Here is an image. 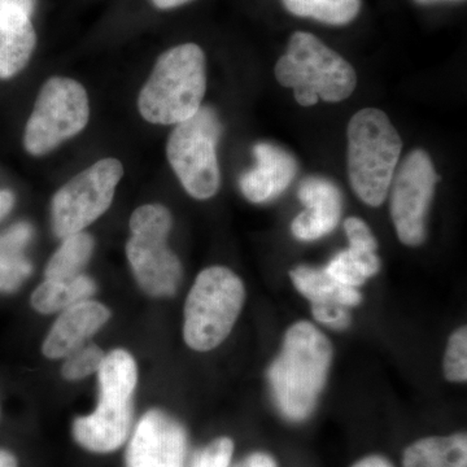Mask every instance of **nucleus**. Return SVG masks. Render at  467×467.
Returning <instances> with one entry per match:
<instances>
[{
	"label": "nucleus",
	"mask_w": 467,
	"mask_h": 467,
	"mask_svg": "<svg viewBox=\"0 0 467 467\" xmlns=\"http://www.w3.org/2000/svg\"><path fill=\"white\" fill-rule=\"evenodd\" d=\"M333 361V346L310 322L292 325L278 358L267 370L273 398L285 420L303 422L312 416Z\"/></svg>",
	"instance_id": "obj_1"
},
{
	"label": "nucleus",
	"mask_w": 467,
	"mask_h": 467,
	"mask_svg": "<svg viewBox=\"0 0 467 467\" xmlns=\"http://www.w3.org/2000/svg\"><path fill=\"white\" fill-rule=\"evenodd\" d=\"M207 90V61L195 43L160 55L138 97V109L153 125H177L201 109Z\"/></svg>",
	"instance_id": "obj_2"
},
{
	"label": "nucleus",
	"mask_w": 467,
	"mask_h": 467,
	"mask_svg": "<svg viewBox=\"0 0 467 467\" xmlns=\"http://www.w3.org/2000/svg\"><path fill=\"white\" fill-rule=\"evenodd\" d=\"M275 73L279 84L294 90L295 99L303 107L315 106L319 99L328 103L348 99L358 85L348 61L306 32L292 34Z\"/></svg>",
	"instance_id": "obj_3"
},
{
	"label": "nucleus",
	"mask_w": 467,
	"mask_h": 467,
	"mask_svg": "<svg viewBox=\"0 0 467 467\" xmlns=\"http://www.w3.org/2000/svg\"><path fill=\"white\" fill-rule=\"evenodd\" d=\"M347 138L350 186L365 204L379 207L400 161V135L383 110L367 109L350 119Z\"/></svg>",
	"instance_id": "obj_4"
},
{
	"label": "nucleus",
	"mask_w": 467,
	"mask_h": 467,
	"mask_svg": "<svg viewBox=\"0 0 467 467\" xmlns=\"http://www.w3.org/2000/svg\"><path fill=\"white\" fill-rule=\"evenodd\" d=\"M244 300V285L232 269L202 270L184 304V342L196 352L217 348L232 333Z\"/></svg>",
	"instance_id": "obj_5"
},
{
	"label": "nucleus",
	"mask_w": 467,
	"mask_h": 467,
	"mask_svg": "<svg viewBox=\"0 0 467 467\" xmlns=\"http://www.w3.org/2000/svg\"><path fill=\"white\" fill-rule=\"evenodd\" d=\"M131 236L126 243V257L135 281L152 297H171L182 282L183 267L168 245L173 217L161 204L135 209L130 221Z\"/></svg>",
	"instance_id": "obj_6"
},
{
	"label": "nucleus",
	"mask_w": 467,
	"mask_h": 467,
	"mask_svg": "<svg viewBox=\"0 0 467 467\" xmlns=\"http://www.w3.org/2000/svg\"><path fill=\"white\" fill-rule=\"evenodd\" d=\"M223 125L212 107L201 109L175 125L167 144L169 164L183 189L196 201L213 198L221 186L217 144Z\"/></svg>",
	"instance_id": "obj_7"
},
{
	"label": "nucleus",
	"mask_w": 467,
	"mask_h": 467,
	"mask_svg": "<svg viewBox=\"0 0 467 467\" xmlns=\"http://www.w3.org/2000/svg\"><path fill=\"white\" fill-rule=\"evenodd\" d=\"M90 103L78 81L52 77L42 86L24 131L30 155L43 156L76 137L88 126Z\"/></svg>",
	"instance_id": "obj_8"
},
{
	"label": "nucleus",
	"mask_w": 467,
	"mask_h": 467,
	"mask_svg": "<svg viewBox=\"0 0 467 467\" xmlns=\"http://www.w3.org/2000/svg\"><path fill=\"white\" fill-rule=\"evenodd\" d=\"M124 165L117 159H103L67 181L51 202V226L55 235L64 239L85 232L109 211Z\"/></svg>",
	"instance_id": "obj_9"
},
{
	"label": "nucleus",
	"mask_w": 467,
	"mask_h": 467,
	"mask_svg": "<svg viewBox=\"0 0 467 467\" xmlns=\"http://www.w3.org/2000/svg\"><path fill=\"white\" fill-rule=\"evenodd\" d=\"M439 175L423 150H414L393 175L391 217L402 244L417 247L426 239V220Z\"/></svg>",
	"instance_id": "obj_10"
},
{
	"label": "nucleus",
	"mask_w": 467,
	"mask_h": 467,
	"mask_svg": "<svg viewBox=\"0 0 467 467\" xmlns=\"http://www.w3.org/2000/svg\"><path fill=\"white\" fill-rule=\"evenodd\" d=\"M186 451L184 427L165 411L150 409L135 427L126 467H183Z\"/></svg>",
	"instance_id": "obj_11"
},
{
	"label": "nucleus",
	"mask_w": 467,
	"mask_h": 467,
	"mask_svg": "<svg viewBox=\"0 0 467 467\" xmlns=\"http://www.w3.org/2000/svg\"><path fill=\"white\" fill-rule=\"evenodd\" d=\"M131 420L133 399L99 392L97 409L73 422V438L92 453H112L128 441Z\"/></svg>",
	"instance_id": "obj_12"
},
{
	"label": "nucleus",
	"mask_w": 467,
	"mask_h": 467,
	"mask_svg": "<svg viewBox=\"0 0 467 467\" xmlns=\"http://www.w3.org/2000/svg\"><path fill=\"white\" fill-rule=\"evenodd\" d=\"M36 0H0V79L26 69L36 46Z\"/></svg>",
	"instance_id": "obj_13"
},
{
	"label": "nucleus",
	"mask_w": 467,
	"mask_h": 467,
	"mask_svg": "<svg viewBox=\"0 0 467 467\" xmlns=\"http://www.w3.org/2000/svg\"><path fill=\"white\" fill-rule=\"evenodd\" d=\"M297 195L306 209L292 221L295 238L313 242L333 232L343 212L339 187L326 178L309 177L300 183Z\"/></svg>",
	"instance_id": "obj_14"
},
{
	"label": "nucleus",
	"mask_w": 467,
	"mask_h": 467,
	"mask_svg": "<svg viewBox=\"0 0 467 467\" xmlns=\"http://www.w3.org/2000/svg\"><path fill=\"white\" fill-rule=\"evenodd\" d=\"M256 165L239 180L244 198L252 202L275 201L288 189L297 173V162L290 152L269 142L254 147Z\"/></svg>",
	"instance_id": "obj_15"
},
{
	"label": "nucleus",
	"mask_w": 467,
	"mask_h": 467,
	"mask_svg": "<svg viewBox=\"0 0 467 467\" xmlns=\"http://www.w3.org/2000/svg\"><path fill=\"white\" fill-rule=\"evenodd\" d=\"M110 317L109 306L90 299L64 309L42 344L43 355L50 359L67 358L97 335Z\"/></svg>",
	"instance_id": "obj_16"
},
{
	"label": "nucleus",
	"mask_w": 467,
	"mask_h": 467,
	"mask_svg": "<svg viewBox=\"0 0 467 467\" xmlns=\"http://www.w3.org/2000/svg\"><path fill=\"white\" fill-rule=\"evenodd\" d=\"M402 467H467L466 432L420 439L404 451Z\"/></svg>",
	"instance_id": "obj_17"
},
{
	"label": "nucleus",
	"mask_w": 467,
	"mask_h": 467,
	"mask_svg": "<svg viewBox=\"0 0 467 467\" xmlns=\"http://www.w3.org/2000/svg\"><path fill=\"white\" fill-rule=\"evenodd\" d=\"M290 276L296 290L312 304L337 303L348 308L361 303L358 288L335 281L325 267L299 265L291 270Z\"/></svg>",
	"instance_id": "obj_18"
},
{
	"label": "nucleus",
	"mask_w": 467,
	"mask_h": 467,
	"mask_svg": "<svg viewBox=\"0 0 467 467\" xmlns=\"http://www.w3.org/2000/svg\"><path fill=\"white\" fill-rule=\"evenodd\" d=\"M97 292V285L90 276L81 275L67 281L46 279L33 292L30 304L41 315H54L88 300Z\"/></svg>",
	"instance_id": "obj_19"
},
{
	"label": "nucleus",
	"mask_w": 467,
	"mask_h": 467,
	"mask_svg": "<svg viewBox=\"0 0 467 467\" xmlns=\"http://www.w3.org/2000/svg\"><path fill=\"white\" fill-rule=\"evenodd\" d=\"M94 250L95 239L91 234L79 232L66 236L46 266V279L67 281L84 275Z\"/></svg>",
	"instance_id": "obj_20"
},
{
	"label": "nucleus",
	"mask_w": 467,
	"mask_h": 467,
	"mask_svg": "<svg viewBox=\"0 0 467 467\" xmlns=\"http://www.w3.org/2000/svg\"><path fill=\"white\" fill-rule=\"evenodd\" d=\"M325 269L339 284L358 288L379 272L380 261L377 251L348 247L337 252Z\"/></svg>",
	"instance_id": "obj_21"
},
{
	"label": "nucleus",
	"mask_w": 467,
	"mask_h": 467,
	"mask_svg": "<svg viewBox=\"0 0 467 467\" xmlns=\"http://www.w3.org/2000/svg\"><path fill=\"white\" fill-rule=\"evenodd\" d=\"M99 392L116 393L133 399L138 386L137 362L125 349L110 350L104 356L99 370Z\"/></svg>",
	"instance_id": "obj_22"
},
{
	"label": "nucleus",
	"mask_w": 467,
	"mask_h": 467,
	"mask_svg": "<svg viewBox=\"0 0 467 467\" xmlns=\"http://www.w3.org/2000/svg\"><path fill=\"white\" fill-rule=\"evenodd\" d=\"M285 9L297 17L313 18L327 26H347L361 9V0H282Z\"/></svg>",
	"instance_id": "obj_23"
},
{
	"label": "nucleus",
	"mask_w": 467,
	"mask_h": 467,
	"mask_svg": "<svg viewBox=\"0 0 467 467\" xmlns=\"http://www.w3.org/2000/svg\"><path fill=\"white\" fill-rule=\"evenodd\" d=\"M106 353L97 344H84L70 352L61 367L64 379L75 382L98 373Z\"/></svg>",
	"instance_id": "obj_24"
},
{
	"label": "nucleus",
	"mask_w": 467,
	"mask_h": 467,
	"mask_svg": "<svg viewBox=\"0 0 467 467\" xmlns=\"http://www.w3.org/2000/svg\"><path fill=\"white\" fill-rule=\"evenodd\" d=\"M444 376L454 383H465L467 380V328H457L448 339L444 355Z\"/></svg>",
	"instance_id": "obj_25"
},
{
	"label": "nucleus",
	"mask_w": 467,
	"mask_h": 467,
	"mask_svg": "<svg viewBox=\"0 0 467 467\" xmlns=\"http://www.w3.org/2000/svg\"><path fill=\"white\" fill-rule=\"evenodd\" d=\"M32 272V264L24 256L0 259V294L17 291Z\"/></svg>",
	"instance_id": "obj_26"
},
{
	"label": "nucleus",
	"mask_w": 467,
	"mask_h": 467,
	"mask_svg": "<svg viewBox=\"0 0 467 467\" xmlns=\"http://www.w3.org/2000/svg\"><path fill=\"white\" fill-rule=\"evenodd\" d=\"M33 226L27 223H18L0 234V259L23 256L27 243L32 241Z\"/></svg>",
	"instance_id": "obj_27"
},
{
	"label": "nucleus",
	"mask_w": 467,
	"mask_h": 467,
	"mask_svg": "<svg viewBox=\"0 0 467 467\" xmlns=\"http://www.w3.org/2000/svg\"><path fill=\"white\" fill-rule=\"evenodd\" d=\"M234 453V441L226 436L214 439L202 450L195 467H230Z\"/></svg>",
	"instance_id": "obj_28"
},
{
	"label": "nucleus",
	"mask_w": 467,
	"mask_h": 467,
	"mask_svg": "<svg viewBox=\"0 0 467 467\" xmlns=\"http://www.w3.org/2000/svg\"><path fill=\"white\" fill-rule=\"evenodd\" d=\"M313 317L319 324L328 326L335 330H344L350 324V316L346 306L337 303L312 304Z\"/></svg>",
	"instance_id": "obj_29"
},
{
	"label": "nucleus",
	"mask_w": 467,
	"mask_h": 467,
	"mask_svg": "<svg viewBox=\"0 0 467 467\" xmlns=\"http://www.w3.org/2000/svg\"><path fill=\"white\" fill-rule=\"evenodd\" d=\"M344 230L348 238L349 247L364 248V250L377 251L376 236L371 233L370 227L358 217H349L344 221Z\"/></svg>",
	"instance_id": "obj_30"
},
{
	"label": "nucleus",
	"mask_w": 467,
	"mask_h": 467,
	"mask_svg": "<svg viewBox=\"0 0 467 467\" xmlns=\"http://www.w3.org/2000/svg\"><path fill=\"white\" fill-rule=\"evenodd\" d=\"M234 467H278L275 460L265 451H254Z\"/></svg>",
	"instance_id": "obj_31"
},
{
	"label": "nucleus",
	"mask_w": 467,
	"mask_h": 467,
	"mask_svg": "<svg viewBox=\"0 0 467 467\" xmlns=\"http://www.w3.org/2000/svg\"><path fill=\"white\" fill-rule=\"evenodd\" d=\"M352 467H395L386 457L379 454H371L353 463Z\"/></svg>",
	"instance_id": "obj_32"
},
{
	"label": "nucleus",
	"mask_w": 467,
	"mask_h": 467,
	"mask_svg": "<svg viewBox=\"0 0 467 467\" xmlns=\"http://www.w3.org/2000/svg\"><path fill=\"white\" fill-rule=\"evenodd\" d=\"M15 202H16V198H15L14 192L9 190H0V221L12 211Z\"/></svg>",
	"instance_id": "obj_33"
},
{
	"label": "nucleus",
	"mask_w": 467,
	"mask_h": 467,
	"mask_svg": "<svg viewBox=\"0 0 467 467\" xmlns=\"http://www.w3.org/2000/svg\"><path fill=\"white\" fill-rule=\"evenodd\" d=\"M150 2L155 5V7L160 9H171L186 5V3L192 2V0H150Z\"/></svg>",
	"instance_id": "obj_34"
},
{
	"label": "nucleus",
	"mask_w": 467,
	"mask_h": 467,
	"mask_svg": "<svg viewBox=\"0 0 467 467\" xmlns=\"http://www.w3.org/2000/svg\"><path fill=\"white\" fill-rule=\"evenodd\" d=\"M16 456L11 451L0 450V467H17Z\"/></svg>",
	"instance_id": "obj_35"
},
{
	"label": "nucleus",
	"mask_w": 467,
	"mask_h": 467,
	"mask_svg": "<svg viewBox=\"0 0 467 467\" xmlns=\"http://www.w3.org/2000/svg\"><path fill=\"white\" fill-rule=\"evenodd\" d=\"M418 5H434V3L442 2H462V0H414Z\"/></svg>",
	"instance_id": "obj_36"
}]
</instances>
